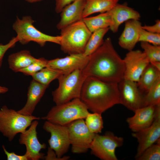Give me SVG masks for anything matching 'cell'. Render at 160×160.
I'll use <instances>...</instances> for the list:
<instances>
[{"mask_svg":"<svg viewBox=\"0 0 160 160\" xmlns=\"http://www.w3.org/2000/svg\"><path fill=\"white\" fill-rule=\"evenodd\" d=\"M18 41V39L16 36L12 38L7 44H0V68L1 66L3 58L5 53L9 49L14 47Z\"/></svg>","mask_w":160,"mask_h":160,"instance_id":"33","label":"cell"},{"mask_svg":"<svg viewBox=\"0 0 160 160\" xmlns=\"http://www.w3.org/2000/svg\"><path fill=\"white\" fill-rule=\"evenodd\" d=\"M139 41L145 42L155 45H160V33L148 31L141 28Z\"/></svg>","mask_w":160,"mask_h":160,"instance_id":"32","label":"cell"},{"mask_svg":"<svg viewBox=\"0 0 160 160\" xmlns=\"http://www.w3.org/2000/svg\"><path fill=\"white\" fill-rule=\"evenodd\" d=\"M76 0H55V10L57 13H60L66 6Z\"/></svg>","mask_w":160,"mask_h":160,"instance_id":"36","label":"cell"},{"mask_svg":"<svg viewBox=\"0 0 160 160\" xmlns=\"http://www.w3.org/2000/svg\"><path fill=\"white\" fill-rule=\"evenodd\" d=\"M124 138L108 132L104 135L96 134L89 149L92 154L103 160H117L116 148L123 144Z\"/></svg>","mask_w":160,"mask_h":160,"instance_id":"8","label":"cell"},{"mask_svg":"<svg viewBox=\"0 0 160 160\" xmlns=\"http://www.w3.org/2000/svg\"><path fill=\"white\" fill-rule=\"evenodd\" d=\"M43 128L50 134L48 140L49 147L54 150L58 157L62 158L71 145L67 126L55 124L46 121Z\"/></svg>","mask_w":160,"mask_h":160,"instance_id":"10","label":"cell"},{"mask_svg":"<svg viewBox=\"0 0 160 160\" xmlns=\"http://www.w3.org/2000/svg\"><path fill=\"white\" fill-rule=\"evenodd\" d=\"M140 46L150 63L160 62V45H155L147 42H141Z\"/></svg>","mask_w":160,"mask_h":160,"instance_id":"29","label":"cell"},{"mask_svg":"<svg viewBox=\"0 0 160 160\" xmlns=\"http://www.w3.org/2000/svg\"><path fill=\"white\" fill-rule=\"evenodd\" d=\"M124 70L123 59L115 49L111 39L108 37L89 56V61L82 71L86 77L118 83L123 79Z\"/></svg>","mask_w":160,"mask_h":160,"instance_id":"1","label":"cell"},{"mask_svg":"<svg viewBox=\"0 0 160 160\" xmlns=\"http://www.w3.org/2000/svg\"><path fill=\"white\" fill-rule=\"evenodd\" d=\"M47 60L43 57L37 59L36 60L28 66L19 70L21 72L27 75L31 76L33 74L47 67Z\"/></svg>","mask_w":160,"mask_h":160,"instance_id":"31","label":"cell"},{"mask_svg":"<svg viewBox=\"0 0 160 160\" xmlns=\"http://www.w3.org/2000/svg\"><path fill=\"white\" fill-rule=\"evenodd\" d=\"M150 63L158 70L160 71V62L153 61Z\"/></svg>","mask_w":160,"mask_h":160,"instance_id":"38","label":"cell"},{"mask_svg":"<svg viewBox=\"0 0 160 160\" xmlns=\"http://www.w3.org/2000/svg\"><path fill=\"white\" fill-rule=\"evenodd\" d=\"M101 114L97 113H89L85 118V124L92 132L98 134L101 132L103 127Z\"/></svg>","mask_w":160,"mask_h":160,"instance_id":"28","label":"cell"},{"mask_svg":"<svg viewBox=\"0 0 160 160\" xmlns=\"http://www.w3.org/2000/svg\"><path fill=\"white\" fill-rule=\"evenodd\" d=\"M37 59L31 55L29 51L23 50L10 55L8 61L9 68L15 72H18L20 69L35 62Z\"/></svg>","mask_w":160,"mask_h":160,"instance_id":"21","label":"cell"},{"mask_svg":"<svg viewBox=\"0 0 160 160\" xmlns=\"http://www.w3.org/2000/svg\"><path fill=\"white\" fill-rule=\"evenodd\" d=\"M38 124L37 120H33L29 128L20 133V136L19 143L25 145V154L28 160H39L44 158V154L40 151L46 148V145L44 143H41L38 139L36 128Z\"/></svg>","mask_w":160,"mask_h":160,"instance_id":"12","label":"cell"},{"mask_svg":"<svg viewBox=\"0 0 160 160\" xmlns=\"http://www.w3.org/2000/svg\"><path fill=\"white\" fill-rule=\"evenodd\" d=\"M118 87L120 104L134 112L142 107L143 97L137 82L123 79Z\"/></svg>","mask_w":160,"mask_h":160,"instance_id":"13","label":"cell"},{"mask_svg":"<svg viewBox=\"0 0 160 160\" xmlns=\"http://www.w3.org/2000/svg\"><path fill=\"white\" fill-rule=\"evenodd\" d=\"M117 0V1H119V0Z\"/></svg>","mask_w":160,"mask_h":160,"instance_id":"41","label":"cell"},{"mask_svg":"<svg viewBox=\"0 0 160 160\" xmlns=\"http://www.w3.org/2000/svg\"><path fill=\"white\" fill-rule=\"evenodd\" d=\"M48 87L33 79L28 88L26 103L24 106L17 112L25 115H32L36 105Z\"/></svg>","mask_w":160,"mask_h":160,"instance_id":"20","label":"cell"},{"mask_svg":"<svg viewBox=\"0 0 160 160\" xmlns=\"http://www.w3.org/2000/svg\"><path fill=\"white\" fill-rule=\"evenodd\" d=\"M4 151L7 156V160H28L26 155L25 154L23 155L17 154L14 152H9L7 151L4 145H2Z\"/></svg>","mask_w":160,"mask_h":160,"instance_id":"34","label":"cell"},{"mask_svg":"<svg viewBox=\"0 0 160 160\" xmlns=\"http://www.w3.org/2000/svg\"><path fill=\"white\" fill-rule=\"evenodd\" d=\"M125 70L123 79L137 82L150 62L140 50L129 51L123 59Z\"/></svg>","mask_w":160,"mask_h":160,"instance_id":"11","label":"cell"},{"mask_svg":"<svg viewBox=\"0 0 160 160\" xmlns=\"http://www.w3.org/2000/svg\"><path fill=\"white\" fill-rule=\"evenodd\" d=\"M118 1L116 0H86L83 18L95 13L108 12L118 3Z\"/></svg>","mask_w":160,"mask_h":160,"instance_id":"23","label":"cell"},{"mask_svg":"<svg viewBox=\"0 0 160 160\" xmlns=\"http://www.w3.org/2000/svg\"><path fill=\"white\" fill-rule=\"evenodd\" d=\"M63 74L60 72L55 69L45 67L32 76L33 79L44 85L49 86L53 80L57 79Z\"/></svg>","mask_w":160,"mask_h":160,"instance_id":"26","label":"cell"},{"mask_svg":"<svg viewBox=\"0 0 160 160\" xmlns=\"http://www.w3.org/2000/svg\"><path fill=\"white\" fill-rule=\"evenodd\" d=\"M87 77L80 70L60 75L57 79L58 86L52 92L53 100L56 105L80 98L82 87Z\"/></svg>","mask_w":160,"mask_h":160,"instance_id":"5","label":"cell"},{"mask_svg":"<svg viewBox=\"0 0 160 160\" xmlns=\"http://www.w3.org/2000/svg\"><path fill=\"white\" fill-rule=\"evenodd\" d=\"M67 126L72 152L79 154L87 152L96 134L90 131L84 119L76 120Z\"/></svg>","mask_w":160,"mask_h":160,"instance_id":"9","label":"cell"},{"mask_svg":"<svg viewBox=\"0 0 160 160\" xmlns=\"http://www.w3.org/2000/svg\"><path fill=\"white\" fill-rule=\"evenodd\" d=\"M109 30V27H108L92 33L86 44L84 54L89 56L95 52L103 43L104 37Z\"/></svg>","mask_w":160,"mask_h":160,"instance_id":"25","label":"cell"},{"mask_svg":"<svg viewBox=\"0 0 160 160\" xmlns=\"http://www.w3.org/2000/svg\"><path fill=\"white\" fill-rule=\"evenodd\" d=\"M111 23L109 28L113 32H117L120 25L129 20H139L140 15L139 12L125 4L117 3L110 10Z\"/></svg>","mask_w":160,"mask_h":160,"instance_id":"17","label":"cell"},{"mask_svg":"<svg viewBox=\"0 0 160 160\" xmlns=\"http://www.w3.org/2000/svg\"><path fill=\"white\" fill-rule=\"evenodd\" d=\"M157 109V105L143 107L136 110L134 115L127 119L129 128L136 132L150 126L154 120Z\"/></svg>","mask_w":160,"mask_h":160,"instance_id":"16","label":"cell"},{"mask_svg":"<svg viewBox=\"0 0 160 160\" xmlns=\"http://www.w3.org/2000/svg\"><path fill=\"white\" fill-rule=\"evenodd\" d=\"M160 77V71L155 68L150 63L141 74L137 82L141 92L146 94Z\"/></svg>","mask_w":160,"mask_h":160,"instance_id":"22","label":"cell"},{"mask_svg":"<svg viewBox=\"0 0 160 160\" xmlns=\"http://www.w3.org/2000/svg\"><path fill=\"white\" fill-rule=\"evenodd\" d=\"M40 119L32 115L22 114L4 105L0 109V132L11 141L17 134L25 131L33 120Z\"/></svg>","mask_w":160,"mask_h":160,"instance_id":"6","label":"cell"},{"mask_svg":"<svg viewBox=\"0 0 160 160\" xmlns=\"http://www.w3.org/2000/svg\"><path fill=\"white\" fill-rule=\"evenodd\" d=\"M160 104V77H159L145 95L142 106L156 105Z\"/></svg>","mask_w":160,"mask_h":160,"instance_id":"27","label":"cell"},{"mask_svg":"<svg viewBox=\"0 0 160 160\" xmlns=\"http://www.w3.org/2000/svg\"><path fill=\"white\" fill-rule=\"evenodd\" d=\"M26 1L31 3L36 2L42 1L43 0H25Z\"/></svg>","mask_w":160,"mask_h":160,"instance_id":"40","label":"cell"},{"mask_svg":"<svg viewBox=\"0 0 160 160\" xmlns=\"http://www.w3.org/2000/svg\"><path fill=\"white\" fill-rule=\"evenodd\" d=\"M89 56L82 53L71 54L65 57L48 60L47 67L61 72L70 73L77 70H82L87 64Z\"/></svg>","mask_w":160,"mask_h":160,"instance_id":"15","label":"cell"},{"mask_svg":"<svg viewBox=\"0 0 160 160\" xmlns=\"http://www.w3.org/2000/svg\"><path fill=\"white\" fill-rule=\"evenodd\" d=\"M8 90L7 88L0 86V94H4L7 92Z\"/></svg>","mask_w":160,"mask_h":160,"instance_id":"39","label":"cell"},{"mask_svg":"<svg viewBox=\"0 0 160 160\" xmlns=\"http://www.w3.org/2000/svg\"><path fill=\"white\" fill-rule=\"evenodd\" d=\"M157 143L153 144L146 149L141 155L136 159L137 160H160V139Z\"/></svg>","mask_w":160,"mask_h":160,"instance_id":"30","label":"cell"},{"mask_svg":"<svg viewBox=\"0 0 160 160\" xmlns=\"http://www.w3.org/2000/svg\"><path fill=\"white\" fill-rule=\"evenodd\" d=\"M88 110L102 114L120 104L118 83L87 77L83 83L80 97Z\"/></svg>","mask_w":160,"mask_h":160,"instance_id":"2","label":"cell"},{"mask_svg":"<svg viewBox=\"0 0 160 160\" xmlns=\"http://www.w3.org/2000/svg\"><path fill=\"white\" fill-rule=\"evenodd\" d=\"M82 20L92 33L100 29L109 27L111 23L109 11L95 16L84 18Z\"/></svg>","mask_w":160,"mask_h":160,"instance_id":"24","label":"cell"},{"mask_svg":"<svg viewBox=\"0 0 160 160\" xmlns=\"http://www.w3.org/2000/svg\"><path fill=\"white\" fill-rule=\"evenodd\" d=\"M132 136L138 142L136 159L144 151L154 144L160 137V104L157 105L156 114L152 124L148 127L136 132H133Z\"/></svg>","mask_w":160,"mask_h":160,"instance_id":"14","label":"cell"},{"mask_svg":"<svg viewBox=\"0 0 160 160\" xmlns=\"http://www.w3.org/2000/svg\"><path fill=\"white\" fill-rule=\"evenodd\" d=\"M142 26L139 20H129L125 22L124 31L119 39L120 46L129 51L132 50L139 42Z\"/></svg>","mask_w":160,"mask_h":160,"instance_id":"19","label":"cell"},{"mask_svg":"<svg viewBox=\"0 0 160 160\" xmlns=\"http://www.w3.org/2000/svg\"><path fill=\"white\" fill-rule=\"evenodd\" d=\"M142 28L151 33H160V20H156V23L154 25H145L142 26Z\"/></svg>","mask_w":160,"mask_h":160,"instance_id":"37","label":"cell"},{"mask_svg":"<svg viewBox=\"0 0 160 160\" xmlns=\"http://www.w3.org/2000/svg\"><path fill=\"white\" fill-rule=\"evenodd\" d=\"M86 0H76L65 6L61 12L60 19L57 25L59 30L82 20Z\"/></svg>","mask_w":160,"mask_h":160,"instance_id":"18","label":"cell"},{"mask_svg":"<svg viewBox=\"0 0 160 160\" xmlns=\"http://www.w3.org/2000/svg\"><path fill=\"white\" fill-rule=\"evenodd\" d=\"M34 21L29 16L23 17L21 19L17 17L13 25V28L17 34L18 41L25 44L33 41L41 47L47 42L60 44V36H53L44 33L37 29L33 25Z\"/></svg>","mask_w":160,"mask_h":160,"instance_id":"7","label":"cell"},{"mask_svg":"<svg viewBox=\"0 0 160 160\" xmlns=\"http://www.w3.org/2000/svg\"><path fill=\"white\" fill-rule=\"evenodd\" d=\"M92 33L82 20L61 30V50L69 55L83 53Z\"/></svg>","mask_w":160,"mask_h":160,"instance_id":"3","label":"cell"},{"mask_svg":"<svg viewBox=\"0 0 160 160\" xmlns=\"http://www.w3.org/2000/svg\"><path fill=\"white\" fill-rule=\"evenodd\" d=\"M89 113L80 99L76 98L53 106L41 119L55 124L67 126L76 120L85 119Z\"/></svg>","mask_w":160,"mask_h":160,"instance_id":"4","label":"cell"},{"mask_svg":"<svg viewBox=\"0 0 160 160\" xmlns=\"http://www.w3.org/2000/svg\"><path fill=\"white\" fill-rule=\"evenodd\" d=\"M69 158V156H63L62 158L58 157L54 150L49 147L48 148L47 155L44 157V158L46 160H66Z\"/></svg>","mask_w":160,"mask_h":160,"instance_id":"35","label":"cell"}]
</instances>
